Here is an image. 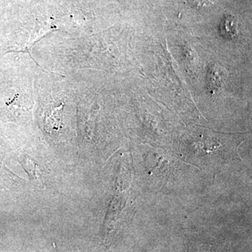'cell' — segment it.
Masks as SVG:
<instances>
[{
	"label": "cell",
	"mask_w": 252,
	"mask_h": 252,
	"mask_svg": "<svg viewBox=\"0 0 252 252\" xmlns=\"http://www.w3.org/2000/svg\"><path fill=\"white\" fill-rule=\"evenodd\" d=\"M64 104L54 107L45 112L44 116V126L46 132H57L63 127V112Z\"/></svg>",
	"instance_id": "1"
},
{
	"label": "cell",
	"mask_w": 252,
	"mask_h": 252,
	"mask_svg": "<svg viewBox=\"0 0 252 252\" xmlns=\"http://www.w3.org/2000/svg\"><path fill=\"white\" fill-rule=\"evenodd\" d=\"M221 31L224 32L227 37H233L238 31V23L234 18L227 17L222 24Z\"/></svg>",
	"instance_id": "2"
}]
</instances>
